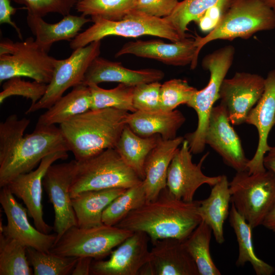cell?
Masks as SVG:
<instances>
[{"instance_id": "7", "label": "cell", "mask_w": 275, "mask_h": 275, "mask_svg": "<svg viewBox=\"0 0 275 275\" xmlns=\"http://www.w3.org/2000/svg\"><path fill=\"white\" fill-rule=\"evenodd\" d=\"M91 18L93 24L70 41L71 49L86 46L110 36L127 38L152 36L171 42L183 39L164 18L151 16L135 10L120 20H109L97 17Z\"/></svg>"}, {"instance_id": "18", "label": "cell", "mask_w": 275, "mask_h": 275, "mask_svg": "<svg viewBox=\"0 0 275 275\" xmlns=\"http://www.w3.org/2000/svg\"><path fill=\"white\" fill-rule=\"evenodd\" d=\"M225 107L221 103L212 109L205 134V143L236 172L247 171L249 161L241 141L231 125Z\"/></svg>"}, {"instance_id": "6", "label": "cell", "mask_w": 275, "mask_h": 275, "mask_svg": "<svg viewBox=\"0 0 275 275\" xmlns=\"http://www.w3.org/2000/svg\"><path fill=\"white\" fill-rule=\"evenodd\" d=\"M235 49L231 45L222 47L207 54L202 62L203 68L210 72L207 86L198 90L186 104L196 111L198 125L184 139L193 154L202 153L205 147V134L214 103L219 99V90L234 60Z\"/></svg>"}, {"instance_id": "48", "label": "cell", "mask_w": 275, "mask_h": 275, "mask_svg": "<svg viewBox=\"0 0 275 275\" xmlns=\"http://www.w3.org/2000/svg\"><path fill=\"white\" fill-rule=\"evenodd\" d=\"M77 2H78V1H81V0H77Z\"/></svg>"}, {"instance_id": "38", "label": "cell", "mask_w": 275, "mask_h": 275, "mask_svg": "<svg viewBox=\"0 0 275 275\" xmlns=\"http://www.w3.org/2000/svg\"><path fill=\"white\" fill-rule=\"evenodd\" d=\"M197 91L184 79L174 78L164 82L160 87L161 109L172 111L180 105L187 104Z\"/></svg>"}, {"instance_id": "16", "label": "cell", "mask_w": 275, "mask_h": 275, "mask_svg": "<svg viewBox=\"0 0 275 275\" xmlns=\"http://www.w3.org/2000/svg\"><path fill=\"white\" fill-rule=\"evenodd\" d=\"M0 203L6 214L7 224L1 222V233L14 239L26 247L49 252L54 245L57 234L41 232L30 223L26 208L18 203L14 195L6 186L2 187Z\"/></svg>"}, {"instance_id": "37", "label": "cell", "mask_w": 275, "mask_h": 275, "mask_svg": "<svg viewBox=\"0 0 275 275\" xmlns=\"http://www.w3.org/2000/svg\"><path fill=\"white\" fill-rule=\"evenodd\" d=\"M136 0H81L76 9L85 16L120 20L134 10Z\"/></svg>"}, {"instance_id": "42", "label": "cell", "mask_w": 275, "mask_h": 275, "mask_svg": "<svg viewBox=\"0 0 275 275\" xmlns=\"http://www.w3.org/2000/svg\"><path fill=\"white\" fill-rule=\"evenodd\" d=\"M178 0H136L134 10L148 15L165 18L170 15Z\"/></svg>"}, {"instance_id": "32", "label": "cell", "mask_w": 275, "mask_h": 275, "mask_svg": "<svg viewBox=\"0 0 275 275\" xmlns=\"http://www.w3.org/2000/svg\"><path fill=\"white\" fill-rule=\"evenodd\" d=\"M231 0H183L169 16L164 18L176 30L182 38L187 37L186 31L191 22L197 23L212 7Z\"/></svg>"}, {"instance_id": "39", "label": "cell", "mask_w": 275, "mask_h": 275, "mask_svg": "<svg viewBox=\"0 0 275 275\" xmlns=\"http://www.w3.org/2000/svg\"><path fill=\"white\" fill-rule=\"evenodd\" d=\"M48 84L25 81L21 77H13L7 80L3 85L0 93V103L12 96H20L31 100V105L37 103L45 93Z\"/></svg>"}, {"instance_id": "12", "label": "cell", "mask_w": 275, "mask_h": 275, "mask_svg": "<svg viewBox=\"0 0 275 275\" xmlns=\"http://www.w3.org/2000/svg\"><path fill=\"white\" fill-rule=\"evenodd\" d=\"M76 165L75 159L68 162L52 164L43 177V186L54 210L53 228L57 234L55 243L67 230L73 226H77L70 192Z\"/></svg>"}, {"instance_id": "22", "label": "cell", "mask_w": 275, "mask_h": 275, "mask_svg": "<svg viewBox=\"0 0 275 275\" xmlns=\"http://www.w3.org/2000/svg\"><path fill=\"white\" fill-rule=\"evenodd\" d=\"M164 76L160 70L152 68L132 70L121 62H112L99 56L92 62L85 75L82 84L87 86L102 82H117L135 86L159 81Z\"/></svg>"}, {"instance_id": "40", "label": "cell", "mask_w": 275, "mask_h": 275, "mask_svg": "<svg viewBox=\"0 0 275 275\" xmlns=\"http://www.w3.org/2000/svg\"><path fill=\"white\" fill-rule=\"evenodd\" d=\"M159 81L141 84L134 86L133 104L136 111L155 112L161 110Z\"/></svg>"}, {"instance_id": "2", "label": "cell", "mask_w": 275, "mask_h": 275, "mask_svg": "<svg viewBox=\"0 0 275 275\" xmlns=\"http://www.w3.org/2000/svg\"><path fill=\"white\" fill-rule=\"evenodd\" d=\"M200 201L176 198L166 187L156 199L130 211L116 226L146 233L151 242L166 238L185 240L202 221Z\"/></svg>"}, {"instance_id": "17", "label": "cell", "mask_w": 275, "mask_h": 275, "mask_svg": "<svg viewBox=\"0 0 275 275\" xmlns=\"http://www.w3.org/2000/svg\"><path fill=\"white\" fill-rule=\"evenodd\" d=\"M149 239L145 232H133L112 251L108 260L93 261L91 274L139 275L149 259Z\"/></svg>"}, {"instance_id": "14", "label": "cell", "mask_w": 275, "mask_h": 275, "mask_svg": "<svg viewBox=\"0 0 275 275\" xmlns=\"http://www.w3.org/2000/svg\"><path fill=\"white\" fill-rule=\"evenodd\" d=\"M208 154H204L197 164L193 163L188 142L184 139L171 162L167 174V187L176 198L191 202L201 185L206 184L212 187L218 182L221 175L208 176L202 171Z\"/></svg>"}, {"instance_id": "5", "label": "cell", "mask_w": 275, "mask_h": 275, "mask_svg": "<svg viewBox=\"0 0 275 275\" xmlns=\"http://www.w3.org/2000/svg\"><path fill=\"white\" fill-rule=\"evenodd\" d=\"M142 181L115 148L107 149L85 159L76 160L70 195L72 198L88 190L128 188Z\"/></svg>"}, {"instance_id": "31", "label": "cell", "mask_w": 275, "mask_h": 275, "mask_svg": "<svg viewBox=\"0 0 275 275\" xmlns=\"http://www.w3.org/2000/svg\"><path fill=\"white\" fill-rule=\"evenodd\" d=\"M212 233L211 228L202 221L183 244L193 259L199 275H220L221 273L214 263L210 252Z\"/></svg>"}, {"instance_id": "23", "label": "cell", "mask_w": 275, "mask_h": 275, "mask_svg": "<svg viewBox=\"0 0 275 275\" xmlns=\"http://www.w3.org/2000/svg\"><path fill=\"white\" fill-rule=\"evenodd\" d=\"M184 140L182 136L164 140L160 138L157 144L148 154L144 165L145 186L147 201L157 198L167 187L168 171L179 146Z\"/></svg>"}, {"instance_id": "27", "label": "cell", "mask_w": 275, "mask_h": 275, "mask_svg": "<svg viewBox=\"0 0 275 275\" xmlns=\"http://www.w3.org/2000/svg\"><path fill=\"white\" fill-rule=\"evenodd\" d=\"M126 188H112L81 192L71 198L77 226L89 228L103 224L104 210Z\"/></svg>"}, {"instance_id": "30", "label": "cell", "mask_w": 275, "mask_h": 275, "mask_svg": "<svg viewBox=\"0 0 275 275\" xmlns=\"http://www.w3.org/2000/svg\"><path fill=\"white\" fill-rule=\"evenodd\" d=\"M229 222L235 234L238 245V256L236 262L238 266L246 263L251 264L257 275L272 274L275 268L256 255L253 242V228L237 212L233 204L229 212Z\"/></svg>"}, {"instance_id": "11", "label": "cell", "mask_w": 275, "mask_h": 275, "mask_svg": "<svg viewBox=\"0 0 275 275\" xmlns=\"http://www.w3.org/2000/svg\"><path fill=\"white\" fill-rule=\"evenodd\" d=\"M100 47L101 41H94L74 49L68 58L58 60L45 93L37 103L31 105L25 114L49 108L67 90L82 84L89 67L99 56Z\"/></svg>"}, {"instance_id": "28", "label": "cell", "mask_w": 275, "mask_h": 275, "mask_svg": "<svg viewBox=\"0 0 275 275\" xmlns=\"http://www.w3.org/2000/svg\"><path fill=\"white\" fill-rule=\"evenodd\" d=\"M92 101L89 86L82 84L75 86L39 116L36 126L60 125L91 109Z\"/></svg>"}, {"instance_id": "47", "label": "cell", "mask_w": 275, "mask_h": 275, "mask_svg": "<svg viewBox=\"0 0 275 275\" xmlns=\"http://www.w3.org/2000/svg\"><path fill=\"white\" fill-rule=\"evenodd\" d=\"M267 6L275 12V0H262Z\"/></svg>"}, {"instance_id": "29", "label": "cell", "mask_w": 275, "mask_h": 275, "mask_svg": "<svg viewBox=\"0 0 275 275\" xmlns=\"http://www.w3.org/2000/svg\"><path fill=\"white\" fill-rule=\"evenodd\" d=\"M160 137L159 134L141 136L126 125L115 149L125 162L143 180L146 159Z\"/></svg>"}, {"instance_id": "19", "label": "cell", "mask_w": 275, "mask_h": 275, "mask_svg": "<svg viewBox=\"0 0 275 275\" xmlns=\"http://www.w3.org/2000/svg\"><path fill=\"white\" fill-rule=\"evenodd\" d=\"M197 50L195 39L188 37L169 43L160 39L137 40L124 44L115 57L133 54L155 60L169 65L184 66L190 64L191 69H194L198 63Z\"/></svg>"}, {"instance_id": "25", "label": "cell", "mask_w": 275, "mask_h": 275, "mask_svg": "<svg viewBox=\"0 0 275 275\" xmlns=\"http://www.w3.org/2000/svg\"><path fill=\"white\" fill-rule=\"evenodd\" d=\"M92 21L82 15L68 14L55 23H49L42 17L28 13L26 22L35 41L43 49L49 52L52 45L62 40L71 41L86 23Z\"/></svg>"}, {"instance_id": "45", "label": "cell", "mask_w": 275, "mask_h": 275, "mask_svg": "<svg viewBox=\"0 0 275 275\" xmlns=\"http://www.w3.org/2000/svg\"><path fill=\"white\" fill-rule=\"evenodd\" d=\"M265 169L275 174V146L271 147L263 158Z\"/></svg>"}, {"instance_id": "3", "label": "cell", "mask_w": 275, "mask_h": 275, "mask_svg": "<svg viewBox=\"0 0 275 275\" xmlns=\"http://www.w3.org/2000/svg\"><path fill=\"white\" fill-rule=\"evenodd\" d=\"M129 114L114 108L90 109L60 125L68 151L80 161L115 148Z\"/></svg>"}, {"instance_id": "43", "label": "cell", "mask_w": 275, "mask_h": 275, "mask_svg": "<svg viewBox=\"0 0 275 275\" xmlns=\"http://www.w3.org/2000/svg\"><path fill=\"white\" fill-rule=\"evenodd\" d=\"M17 10L11 5L10 0H0V23L11 25L16 30L19 38L23 39L20 29L11 20V16L15 14Z\"/></svg>"}, {"instance_id": "15", "label": "cell", "mask_w": 275, "mask_h": 275, "mask_svg": "<svg viewBox=\"0 0 275 275\" xmlns=\"http://www.w3.org/2000/svg\"><path fill=\"white\" fill-rule=\"evenodd\" d=\"M68 157L66 151L51 154L45 157L35 170L18 175L6 185L14 196L22 200L35 227L45 234H49L53 228L47 224L43 218V177L48 168L55 161L66 159Z\"/></svg>"}, {"instance_id": "4", "label": "cell", "mask_w": 275, "mask_h": 275, "mask_svg": "<svg viewBox=\"0 0 275 275\" xmlns=\"http://www.w3.org/2000/svg\"><path fill=\"white\" fill-rule=\"evenodd\" d=\"M274 29L275 12L262 0H231L215 27L204 37L195 38L197 54L211 41L248 39L257 32Z\"/></svg>"}, {"instance_id": "20", "label": "cell", "mask_w": 275, "mask_h": 275, "mask_svg": "<svg viewBox=\"0 0 275 275\" xmlns=\"http://www.w3.org/2000/svg\"><path fill=\"white\" fill-rule=\"evenodd\" d=\"M245 123L254 126L258 133V143L256 152L247 165L250 174L266 170L263 158L269 150L268 144L269 133L275 125V69L268 72L265 78L263 93L248 114Z\"/></svg>"}, {"instance_id": "36", "label": "cell", "mask_w": 275, "mask_h": 275, "mask_svg": "<svg viewBox=\"0 0 275 275\" xmlns=\"http://www.w3.org/2000/svg\"><path fill=\"white\" fill-rule=\"evenodd\" d=\"M26 254L35 275L71 274L77 259V257L62 256L31 247L26 248Z\"/></svg>"}, {"instance_id": "10", "label": "cell", "mask_w": 275, "mask_h": 275, "mask_svg": "<svg viewBox=\"0 0 275 275\" xmlns=\"http://www.w3.org/2000/svg\"><path fill=\"white\" fill-rule=\"evenodd\" d=\"M133 232L104 224L89 228L73 226L54 243L50 252L62 256L100 260L110 255Z\"/></svg>"}, {"instance_id": "46", "label": "cell", "mask_w": 275, "mask_h": 275, "mask_svg": "<svg viewBox=\"0 0 275 275\" xmlns=\"http://www.w3.org/2000/svg\"><path fill=\"white\" fill-rule=\"evenodd\" d=\"M262 225L275 233V202L264 218Z\"/></svg>"}, {"instance_id": "35", "label": "cell", "mask_w": 275, "mask_h": 275, "mask_svg": "<svg viewBox=\"0 0 275 275\" xmlns=\"http://www.w3.org/2000/svg\"><path fill=\"white\" fill-rule=\"evenodd\" d=\"M89 86L92 93V109L114 108L133 113L136 111L133 104L134 86L119 84L111 89H104L98 85Z\"/></svg>"}, {"instance_id": "13", "label": "cell", "mask_w": 275, "mask_h": 275, "mask_svg": "<svg viewBox=\"0 0 275 275\" xmlns=\"http://www.w3.org/2000/svg\"><path fill=\"white\" fill-rule=\"evenodd\" d=\"M264 81L261 75L245 72H237L232 77L225 78L219 90L220 103L225 107L232 125L245 123L263 93Z\"/></svg>"}, {"instance_id": "34", "label": "cell", "mask_w": 275, "mask_h": 275, "mask_svg": "<svg viewBox=\"0 0 275 275\" xmlns=\"http://www.w3.org/2000/svg\"><path fill=\"white\" fill-rule=\"evenodd\" d=\"M26 246L0 233V275H32Z\"/></svg>"}, {"instance_id": "1", "label": "cell", "mask_w": 275, "mask_h": 275, "mask_svg": "<svg viewBox=\"0 0 275 275\" xmlns=\"http://www.w3.org/2000/svg\"><path fill=\"white\" fill-rule=\"evenodd\" d=\"M13 114L0 123V186L33 170L46 156L68 149L59 127L36 126L24 135L30 123Z\"/></svg>"}, {"instance_id": "21", "label": "cell", "mask_w": 275, "mask_h": 275, "mask_svg": "<svg viewBox=\"0 0 275 275\" xmlns=\"http://www.w3.org/2000/svg\"><path fill=\"white\" fill-rule=\"evenodd\" d=\"M152 243L149 260L139 275H199L183 241L166 238Z\"/></svg>"}, {"instance_id": "33", "label": "cell", "mask_w": 275, "mask_h": 275, "mask_svg": "<svg viewBox=\"0 0 275 275\" xmlns=\"http://www.w3.org/2000/svg\"><path fill=\"white\" fill-rule=\"evenodd\" d=\"M146 202L147 197L143 180L126 188L124 193L110 203L102 213V223L108 226H116L130 211Z\"/></svg>"}, {"instance_id": "44", "label": "cell", "mask_w": 275, "mask_h": 275, "mask_svg": "<svg viewBox=\"0 0 275 275\" xmlns=\"http://www.w3.org/2000/svg\"><path fill=\"white\" fill-rule=\"evenodd\" d=\"M93 258L88 257H78L74 267L72 271V275L91 274V268Z\"/></svg>"}, {"instance_id": "9", "label": "cell", "mask_w": 275, "mask_h": 275, "mask_svg": "<svg viewBox=\"0 0 275 275\" xmlns=\"http://www.w3.org/2000/svg\"><path fill=\"white\" fill-rule=\"evenodd\" d=\"M33 37L22 41L5 39L0 43V82L13 77H26L48 84L58 61Z\"/></svg>"}, {"instance_id": "24", "label": "cell", "mask_w": 275, "mask_h": 275, "mask_svg": "<svg viewBox=\"0 0 275 275\" xmlns=\"http://www.w3.org/2000/svg\"><path fill=\"white\" fill-rule=\"evenodd\" d=\"M185 121L183 114L177 109L155 112L136 111L129 113L126 125L141 136L159 134L162 139L170 140L177 137V132Z\"/></svg>"}, {"instance_id": "8", "label": "cell", "mask_w": 275, "mask_h": 275, "mask_svg": "<svg viewBox=\"0 0 275 275\" xmlns=\"http://www.w3.org/2000/svg\"><path fill=\"white\" fill-rule=\"evenodd\" d=\"M229 188L237 212L253 229L262 225L275 202V174L267 170L253 174L236 172Z\"/></svg>"}, {"instance_id": "26", "label": "cell", "mask_w": 275, "mask_h": 275, "mask_svg": "<svg viewBox=\"0 0 275 275\" xmlns=\"http://www.w3.org/2000/svg\"><path fill=\"white\" fill-rule=\"evenodd\" d=\"M231 194L227 176L221 175L218 182L212 187L207 198L200 201L198 212L202 221L211 229L216 241H225L224 225L229 215Z\"/></svg>"}, {"instance_id": "41", "label": "cell", "mask_w": 275, "mask_h": 275, "mask_svg": "<svg viewBox=\"0 0 275 275\" xmlns=\"http://www.w3.org/2000/svg\"><path fill=\"white\" fill-rule=\"evenodd\" d=\"M23 5L28 13L43 17L50 13L65 16L77 3V0H12Z\"/></svg>"}]
</instances>
